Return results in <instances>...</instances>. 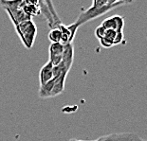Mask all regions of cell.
<instances>
[{
    "instance_id": "obj_17",
    "label": "cell",
    "mask_w": 147,
    "mask_h": 141,
    "mask_svg": "<svg viewBox=\"0 0 147 141\" xmlns=\"http://www.w3.org/2000/svg\"><path fill=\"white\" fill-rule=\"evenodd\" d=\"M143 141H147V140H143Z\"/></svg>"
},
{
    "instance_id": "obj_15",
    "label": "cell",
    "mask_w": 147,
    "mask_h": 141,
    "mask_svg": "<svg viewBox=\"0 0 147 141\" xmlns=\"http://www.w3.org/2000/svg\"><path fill=\"white\" fill-rule=\"evenodd\" d=\"M105 29H104L101 25H100L99 27H97L96 28V30H95V35H96V37L98 38L99 40L100 39H102V37H104V35H105Z\"/></svg>"
},
{
    "instance_id": "obj_13",
    "label": "cell",
    "mask_w": 147,
    "mask_h": 141,
    "mask_svg": "<svg viewBox=\"0 0 147 141\" xmlns=\"http://www.w3.org/2000/svg\"><path fill=\"white\" fill-rule=\"evenodd\" d=\"M53 86H54V78H53L51 81H49V83H47L44 84V85L40 86V89H39L40 98H43V99L51 98V91L53 89Z\"/></svg>"
},
{
    "instance_id": "obj_2",
    "label": "cell",
    "mask_w": 147,
    "mask_h": 141,
    "mask_svg": "<svg viewBox=\"0 0 147 141\" xmlns=\"http://www.w3.org/2000/svg\"><path fill=\"white\" fill-rule=\"evenodd\" d=\"M14 28L23 45L28 49L32 48L37 36V28L35 23L32 20H27L18 24Z\"/></svg>"
},
{
    "instance_id": "obj_5",
    "label": "cell",
    "mask_w": 147,
    "mask_h": 141,
    "mask_svg": "<svg viewBox=\"0 0 147 141\" xmlns=\"http://www.w3.org/2000/svg\"><path fill=\"white\" fill-rule=\"evenodd\" d=\"M94 141H143L135 133H115L102 136Z\"/></svg>"
},
{
    "instance_id": "obj_9",
    "label": "cell",
    "mask_w": 147,
    "mask_h": 141,
    "mask_svg": "<svg viewBox=\"0 0 147 141\" xmlns=\"http://www.w3.org/2000/svg\"><path fill=\"white\" fill-rule=\"evenodd\" d=\"M20 6H21L22 11H23L25 12V14H26L27 16H29L30 19H32V17L36 16L37 14H39L40 12H41L38 1L24 0V1H21Z\"/></svg>"
},
{
    "instance_id": "obj_6",
    "label": "cell",
    "mask_w": 147,
    "mask_h": 141,
    "mask_svg": "<svg viewBox=\"0 0 147 141\" xmlns=\"http://www.w3.org/2000/svg\"><path fill=\"white\" fill-rule=\"evenodd\" d=\"M101 26L107 30H115L118 32H123L124 17L121 15H112L102 22Z\"/></svg>"
},
{
    "instance_id": "obj_3",
    "label": "cell",
    "mask_w": 147,
    "mask_h": 141,
    "mask_svg": "<svg viewBox=\"0 0 147 141\" xmlns=\"http://www.w3.org/2000/svg\"><path fill=\"white\" fill-rule=\"evenodd\" d=\"M38 2H39L40 11L45 14V18L48 21V24L49 28H51V30L58 29V27L63 23H62L61 19L59 18L57 12L55 11L52 2L41 1V0H39Z\"/></svg>"
},
{
    "instance_id": "obj_1",
    "label": "cell",
    "mask_w": 147,
    "mask_h": 141,
    "mask_svg": "<svg viewBox=\"0 0 147 141\" xmlns=\"http://www.w3.org/2000/svg\"><path fill=\"white\" fill-rule=\"evenodd\" d=\"M129 3L131 2L123 1V0H94L88 9L81 12L74 23H76L80 27L88 21L94 20L116 8L128 5Z\"/></svg>"
},
{
    "instance_id": "obj_8",
    "label": "cell",
    "mask_w": 147,
    "mask_h": 141,
    "mask_svg": "<svg viewBox=\"0 0 147 141\" xmlns=\"http://www.w3.org/2000/svg\"><path fill=\"white\" fill-rule=\"evenodd\" d=\"M64 52V45L62 43H52L49 46V60L53 64V66H56L59 64H61L62 58H63Z\"/></svg>"
},
{
    "instance_id": "obj_4",
    "label": "cell",
    "mask_w": 147,
    "mask_h": 141,
    "mask_svg": "<svg viewBox=\"0 0 147 141\" xmlns=\"http://www.w3.org/2000/svg\"><path fill=\"white\" fill-rule=\"evenodd\" d=\"M123 32H118V31L115 30H105V33L104 37L102 39H100V43L102 48H110L112 46L120 45L123 42Z\"/></svg>"
},
{
    "instance_id": "obj_10",
    "label": "cell",
    "mask_w": 147,
    "mask_h": 141,
    "mask_svg": "<svg viewBox=\"0 0 147 141\" xmlns=\"http://www.w3.org/2000/svg\"><path fill=\"white\" fill-rule=\"evenodd\" d=\"M74 60V48L72 43L64 45V52H63V58H62V64L65 65V69L69 72L71 66H72Z\"/></svg>"
},
{
    "instance_id": "obj_16",
    "label": "cell",
    "mask_w": 147,
    "mask_h": 141,
    "mask_svg": "<svg viewBox=\"0 0 147 141\" xmlns=\"http://www.w3.org/2000/svg\"><path fill=\"white\" fill-rule=\"evenodd\" d=\"M69 141H86V140H79V139H70Z\"/></svg>"
},
{
    "instance_id": "obj_12",
    "label": "cell",
    "mask_w": 147,
    "mask_h": 141,
    "mask_svg": "<svg viewBox=\"0 0 147 141\" xmlns=\"http://www.w3.org/2000/svg\"><path fill=\"white\" fill-rule=\"evenodd\" d=\"M67 76V75H60L59 77L54 78V86L51 91V98L60 95L64 92Z\"/></svg>"
},
{
    "instance_id": "obj_7",
    "label": "cell",
    "mask_w": 147,
    "mask_h": 141,
    "mask_svg": "<svg viewBox=\"0 0 147 141\" xmlns=\"http://www.w3.org/2000/svg\"><path fill=\"white\" fill-rule=\"evenodd\" d=\"M58 29L61 30V33H62L61 43L63 44V45H67V44L72 43V41L75 38V35H76L77 30L79 29V26H78L76 23L68 25V26H65L64 24H61L60 26L58 27Z\"/></svg>"
},
{
    "instance_id": "obj_14",
    "label": "cell",
    "mask_w": 147,
    "mask_h": 141,
    "mask_svg": "<svg viewBox=\"0 0 147 141\" xmlns=\"http://www.w3.org/2000/svg\"><path fill=\"white\" fill-rule=\"evenodd\" d=\"M49 40L52 43H61L62 40V33L59 29H53L51 30L49 33Z\"/></svg>"
},
{
    "instance_id": "obj_11",
    "label": "cell",
    "mask_w": 147,
    "mask_h": 141,
    "mask_svg": "<svg viewBox=\"0 0 147 141\" xmlns=\"http://www.w3.org/2000/svg\"><path fill=\"white\" fill-rule=\"evenodd\" d=\"M53 64L51 62H48L46 64H44L39 73V81L40 86L44 85L45 83H49V81L53 79Z\"/></svg>"
}]
</instances>
